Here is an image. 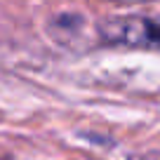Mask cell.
I'll return each instance as SVG.
<instances>
[{
	"mask_svg": "<svg viewBox=\"0 0 160 160\" xmlns=\"http://www.w3.org/2000/svg\"><path fill=\"white\" fill-rule=\"evenodd\" d=\"M101 35L113 45L127 47H158L160 50V19L151 17H120L101 26Z\"/></svg>",
	"mask_w": 160,
	"mask_h": 160,
	"instance_id": "cell-1",
	"label": "cell"
},
{
	"mask_svg": "<svg viewBox=\"0 0 160 160\" xmlns=\"http://www.w3.org/2000/svg\"><path fill=\"white\" fill-rule=\"evenodd\" d=\"M132 160H160V153H151V155H139V158H132Z\"/></svg>",
	"mask_w": 160,
	"mask_h": 160,
	"instance_id": "cell-2",
	"label": "cell"
}]
</instances>
